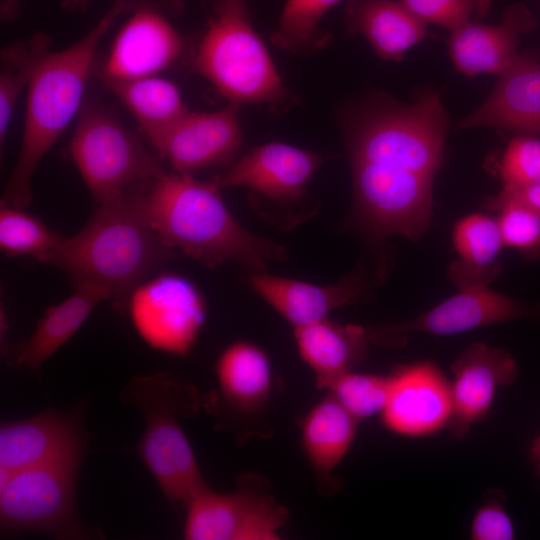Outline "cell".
<instances>
[{
	"label": "cell",
	"mask_w": 540,
	"mask_h": 540,
	"mask_svg": "<svg viewBox=\"0 0 540 540\" xmlns=\"http://www.w3.org/2000/svg\"><path fill=\"white\" fill-rule=\"evenodd\" d=\"M148 181L98 203L85 226L74 236L63 237L44 264L65 272L74 285L99 286L117 303L127 299L177 254L149 223L144 205Z\"/></svg>",
	"instance_id": "cell-1"
},
{
	"label": "cell",
	"mask_w": 540,
	"mask_h": 540,
	"mask_svg": "<svg viewBox=\"0 0 540 540\" xmlns=\"http://www.w3.org/2000/svg\"><path fill=\"white\" fill-rule=\"evenodd\" d=\"M220 185L188 174L163 171L148 181L144 205L162 242L208 268L238 263L264 271L271 260H285L287 250L240 225L221 194Z\"/></svg>",
	"instance_id": "cell-2"
},
{
	"label": "cell",
	"mask_w": 540,
	"mask_h": 540,
	"mask_svg": "<svg viewBox=\"0 0 540 540\" xmlns=\"http://www.w3.org/2000/svg\"><path fill=\"white\" fill-rule=\"evenodd\" d=\"M129 7L130 0H113L84 36L61 51H50L38 66L27 87L22 142L2 203L23 209L31 203L35 169L80 112L97 48Z\"/></svg>",
	"instance_id": "cell-3"
},
{
	"label": "cell",
	"mask_w": 540,
	"mask_h": 540,
	"mask_svg": "<svg viewBox=\"0 0 540 540\" xmlns=\"http://www.w3.org/2000/svg\"><path fill=\"white\" fill-rule=\"evenodd\" d=\"M121 399L137 408L146 420L135 451L170 504L185 509L209 487L180 424L181 417L198 410L196 388L174 373L161 372L132 378Z\"/></svg>",
	"instance_id": "cell-4"
},
{
	"label": "cell",
	"mask_w": 540,
	"mask_h": 540,
	"mask_svg": "<svg viewBox=\"0 0 540 540\" xmlns=\"http://www.w3.org/2000/svg\"><path fill=\"white\" fill-rule=\"evenodd\" d=\"M447 113L436 92L409 105L380 103L348 125L350 162H367L435 176L448 131Z\"/></svg>",
	"instance_id": "cell-5"
},
{
	"label": "cell",
	"mask_w": 540,
	"mask_h": 540,
	"mask_svg": "<svg viewBox=\"0 0 540 540\" xmlns=\"http://www.w3.org/2000/svg\"><path fill=\"white\" fill-rule=\"evenodd\" d=\"M194 64L230 104L273 103L286 96L265 43L251 26L248 10L216 3L215 17Z\"/></svg>",
	"instance_id": "cell-6"
},
{
	"label": "cell",
	"mask_w": 540,
	"mask_h": 540,
	"mask_svg": "<svg viewBox=\"0 0 540 540\" xmlns=\"http://www.w3.org/2000/svg\"><path fill=\"white\" fill-rule=\"evenodd\" d=\"M69 149L97 203L164 171L139 138L100 104L81 108Z\"/></svg>",
	"instance_id": "cell-7"
},
{
	"label": "cell",
	"mask_w": 540,
	"mask_h": 540,
	"mask_svg": "<svg viewBox=\"0 0 540 540\" xmlns=\"http://www.w3.org/2000/svg\"><path fill=\"white\" fill-rule=\"evenodd\" d=\"M81 460L0 473V524L4 531L37 530L60 539L90 534L75 503Z\"/></svg>",
	"instance_id": "cell-8"
},
{
	"label": "cell",
	"mask_w": 540,
	"mask_h": 540,
	"mask_svg": "<svg viewBox=\"0 0 540 540\" xmlns=\"http://www.w3.org/2000/svg\"><path fill=\"white\" fill-rule=\"evenodd\" d=\"M232 493L210 487L185 507L183 536L187 540H279L289 521L287 508L276 502L269 484L255 474H243Z\"/></svg>",
	"instance_id": "cell-9"
},
{
	"label": "cell",
	"mask_w": 540,
	"mask_h": 540,
	"mask_svg": "<svg viewBox=\"0 0 540 540\" xmlns=\"http://www.w3.org/2000/svg\"><path fill=\"white\" fill-rule=\"evenodd\" d=\"M128 312L140 338L152 349L187 355L206 320V303L186 277L159 273L138 284L128 296Z\"/></svg>",
	"instance_id": "cell-10"
},
{
	"label": "cell",
	"mask_w": 540,
	"mask_h": 540,
	"mask_svg": "<svg viewBox=\"0 0 540 540\" xmlns=\"http://www.w3.org/2000/svg\"><path fill=\"white\" fill-rule=\"evenodd\" d=\"M350 164L357 209L376 233L417 239L428 229L433 177L367 162Z\"/></svg>",
	"instance_id": "cell-11"
},
{
	"label": "cell",
	"mask_w": 540,
	"mask_h": 540,
	"mask_svg": "<svg viewBox=\"0 0 540 540\" xmlns=\"http://www.w3.org/2000/svg\"><path fill=\"white\" fill-rule=\"evenodd\" d=\"M180 5V0H131L129 17L103 66V81L157 76L168 68L182 50V39L168 19Z\"/></svg>",
	"instance_id": "cell-12"
},
{
	"label": "cell",
	"mask_w": 540,
	"mask_h": 540,
	"mask_svg": "<svg viewBox=\"0 0 540 540\" xmlns=\"http://www.w3.org/2000/svg\"><path fill=\"white\" fill-rule=\"evenodd\" d=\"M526 319L540 324V302L527 303L486 287L462 288L429 311L404 322L370 328V341L402 347L412 331L451 335L475 328Z\"/></svg>",
	"instance_id": "cell-13"
},
{
	"label": "cell",
	"mask_w": 540,
	"mask_h": 540,
	"mask_svg": "<svg viewBox=\"0 0 540 540\" xmlns=\"http://www.w3.org/2000/svg\"><path fill=\"white\" fill-rule=\"evenodd\" d=\"M388 376V396L380 418L389 432L419 438L447 428L452 415L451 385L435 364L400 365Z\"/></svg>",
	"instance_id": "cell-14"
},
{
	"label": "cell",
	"mask_w": 540,
	"mask_h": 540,
	"mask_svg": "<svg viewBox=\"0 0 540 540\" xmlns=\"http://www.w3.org/2000/svg\"><path fill=\"white\" fill-rule=\"evenodd\" d=\"M85 437L75 412L47 409L0 427V473L82 460Z\"/></svg>",
	"instance_id": "cell-15"
},
{
	"label": "cell",
	"mask_w": 540,
	"mask_h": 540,
	"mask_svg": "<svg viewBox=\"0 0 540 540\" xmlns=\"http://www.w3.org/2000/svg\"><path fill=\"white\" fill-rule=\"evenodd\" d=\"M322 154L272 142L248 151L217 179L220 187H245L274 203L299 201L324 162Z\"/></svg>",
	"instance_id": "cell-16"
},
{
	"label": "cell",
	"mask_w": 540,
	"mask_h": 540,
	"mask_svg": "<svg viewBox=\"0 0 540 540\" xmlns=\"http://www.w3.org/2000/svg\"><path fill=\"white\" fill-rule=\"evenodd\" d=\"M242 144L238 106L183 116L153 147L175 172L192 173L229 162Z\"/></svg>",
	"instance_id": "cell-17"
},
{
	"label": "cell",
	"mask_w": 540,
	"mask_h": 540,
	"mask_svg": "<svg viewBox=\"0 0 540 540\" xmlns=\"http://www.w3.org/2000/svg\"><path fill=\"white\" fill-rule=\"evenodd\" d=\"M451 371L452 415L447 428L462 439L487 416L497 389L516 381L518 367L509 352L476 342L454 361Z\"/></svg>",
	"instance_id": "cell-18"
},
{
	"label": "cell",
	"mask_w": 540,
	"mask_h": 540,
	"mask_svg": "<svg viewBox=\"0 0 540 540\" xmlns=\"http://www.w3.org/2000/svg\"><path fill=\"white\" fill-rule=\"evenodd\" d=\"M492 127L540 137V57L519 54L488 98L457 128Z\"/></svg>",
	"instance_id": "cell-19"
},
{
	"label": "cell",
	"mask_w": 540,
	"mask_h": 540,
	"mask_svg": "<svg viewBox=\"0 0 540 540\" xmlns=\"http://www.w3.org/2000/svg\"><path fill=\"white\" fill-rule=\"evenodd\" d=\"M536 18L522 3L510 5L497 25L474 22L451 32L449 55L465 76L501 74L519 56L520 39L534 30Z\"/></svg>",
	"instance_id": "cell-20"
},
{
	"label": "cell",
	"mask_w": 540,
	"mask_h": 540,
	"mask_svg": "<svg viewBox=\"0 0 540 540\" xmlns=\"http://www.w3.org/2000/svg\"><path fill=\"white\" fill-rule=\"evenodd\" d=\"M250 285L270 307L294 328L325 318L365 293L359 275L351 273L334 285H317L297 279L253 272Z\"/></svg>",
	"instance_id": "cell-21"
},
{
	"label": "cell",
	"mask_w": 540,
	"mask_h": 540,
	"mask_svg": "<svg viewBox=\"0 0 540 540\" xmlns=\"http://www.w3.org/2000/svg\"><path fill=\"white\" fill-rule=\"evenodd\" d=\"M294 339L319 390H326L337 377L361 363L370 341L368 329L328 318L294 328Z\"/></svg>",
	"instance_id": "cell-22"
},
{
	"label": "cell",
	"mask_w": 540,
	"mask_h": 540,
	"mask_svg": "<svg viewBox=\"0 0 540 540\" xmlns=\"http://www.w3.org/2000/svg\"><path fill=\"white\" fill-rule=\"evenodd\" d=\"M344 18L348 33L362 35L384 60H401L409 48L431 36L399 0H348Z\"/></svg>",
	"instance_id": "cell-23"
},
{
	"label": "cell",
	"mask_w": 540,
	"mask_h": 540,
	"mask_svg": "<svg viewBox=\"0 0 540 540\" xmlns=\"http://www.w3.org/2000/svg\"><path fill=\"white\" fill-rule=\"evenodd\" d=\"M111 299L109 293L94 284L75 285L65 300L46 310L30 337L13 352L14 362L23 368L38 369L81 327L93 309Z\"/></svg>",
	"instance_id": "cell-24"
},
{
	"label": "cell",
	"mask_w": 540,
	"mask_h": 540,
	"mask_svg": "<svg viewBox=\"0 0 540 540\" xmlns=\"http://www.w3.org/2000/svg\"><path fill=\"white\" fill-rule=\"evenodd\" d=\"M358 423L329 393L309 410L302 421L303 452L317 477L333 487V472L349 452Z\"/></svg>",
	"instance_id": "cell-25"
},
{
	"label": "cell",
	"mask_w": 540,
	"mask_h": 540,
	"mask_svg": "<svg viewBox=\"0 0 540 540\" xmlns=\"http://www.w3.org/2000/svg\"><path fill=\"white\" fill-rule=\"evenodd\" d=\"M220 393L234 409L251 413L267 401L272 386L269 357L256 344L238 340L220 353L215 364Z\"/></svg>",
	"instance_id": "cell-26"
},
{
	"label": "cell",
	"mask_w": 540,
	"mask_h": 540,
	"mask_svg": "<svg viewBox=\"0 0 540 540\" xmlns=\"http://www.w3.org/2000/svg\"><path fill=\"white\" fill-rule=\"evenodd\" d=\"M453 244L460 258L449 275L460 289L486 287L500 273L497 258L504 244L497 219L480 213L462 218L454 227Z\"/></svg>",
	"instance_id": "cell-27"
},
{
	"label": "cell",
	"mask_w": 540,
	"mask_h": 540,
	"mask_svg": "<svg viewBox=\"0 0 540 540\" xmlns=\"http://www.w3.org/2000/svg\"><path fill=\"white\" fill-rule=\"evenodd\" d=\"M104 83L130 111L152 146L189 112L177 86L158 76Z\"/></svg>",
	"instance_id": "cell-28"
},
{
	"label": "cell",
	"mask_w": 540,
	"mask_h": 540,
	"mask_svg": "<svg viewBox=\"0 0 540 540\" xmlns=\"http://www.w3.org/2000/svg\"><path fill=\"white\" fill-rule=\"evenodd\" d=\"M51 38L36 33L30 38L6 45L0 66V143L6 139L19 95L28 87L44 57L50 52Z\"/></svg>",
	"instance_id": "cell-29"
},
{
	"label": "cell",
	"mask_w": 540,
	"mask_h": 540,
	"mask_svg": "<svg viewBox=\"0 0 540 540\" xmlns=\"http://www.w3.org/2000/svg\"><path fill=\"white\" fill-rule=\"evenodd\" d=\"M342 1L287 0L271 37L273 44L292 53H306L324 47L329 36L320 30V22Z\"/></svg>",
	"instance_id": "cell-30"
},
{
	"label": "cell",
	"mask_w": 540,
	"mask_h": 540,
	"mask_svg": "<svg viewBox=\"0 0 540 540\" xmlns=\"http://www.w3.org/2000/svg\"><path fill=\"white\" fill-rule=\"evenodd\" d=\"M63 237L25 209L1 202L0 249L5 255L44 263Z\"/></svg>",
	"instance_id": "cell-31"
},
{
	"label": "cell",
	"mask_w": 540,
	"mask_h": 540,
	"mask_svg": "<svg viewBox=\"0 0 540 540\" xmlns=\"http://www.w3.org/2000/svg\"><path fill=\"white\" fill-rule=\"evenodd\" d=\"M389 390V376L346 372L325 391L332 395L359 422L380 415Z\"/></svg>",
	"instance_id": "cell-32"
},
{
	"label": "cell",
	"mask_w": 540,
	"mask_h": 540,
	"mask_svg": "<svg viewBox=\"0 0 540 540\" xmlns=\"http://www.w3.org/2000/svg\"><path fill=\"white\" fill-rule=\"evenodd\" d=\"M423 23L451 32L478 22L489 13L492 0H399Z\"/></svg>",
	"instance_id": "cell-33"
},
{
	"label": "cell",
	"mask_w": 540,
	"mask_h": 540,
	"mask_svg": "<svg viewBox=\"0 0 540 540\" xmlns=\"http://www.w3.org/2000/svg\"><path fill=\"white\" fill-rule=\"evenodd\" d=\"M497 212L504 246L518 250L526 259H540V213L517 204Z\"/></svg>",
	"instance_id": "cell-34"
},
{
	"label": "cell",
	"mask_w": 540,
	"mask_h": 540,
	"mask_svg": "<svg viewBox=\"0 0 540 540\" xmlns=\"http://www.w3.org/2000/svg\"><path fill=\"white\" fill-rule=\"evenodd\" d=\"M502 188H515L540 180V138L517 135L507 145L500 165Z\"/></svg>",
	"instance_id": "cell-35"
},
{
	"label": "cell",
	"mask_w": 540,
	"mask_h": 540,
	"mask_svg": "<svg viewBox=\"0 0 540 540\" xmlns=\"http://www.w3.org/2000/svg\"><path fill=\"white\" fill-rule=\"evenodd\" d=\"M502 490L487 491L484 503L473 516L470 536L473 540H513L515 530L512 519L504 508Z\"/></svg>",
	"instance_id": "cell-36"
},
{
	"label": "cell",
	"mask_w": 540,
	"mask_h": 540,
	"mask_svg": "<svg viewBox=\"0 0 540 540\" xmlns=\"http://www.w3.org/2000/svg\"><path fill=\"white\" fill-rule=\"evenodd\" d=\"M508 204L521 205L540 213V180L520 187L502 188L487 200L486 207L497 212Z\"/></svg>",
	"instance_id": "cell-37"
},
{
	"label": "cell",
	"mask_w": 540,
	"mask_h": 540,
	"mask_svg": "<svg viewBox=\"0 0 540 540\" xmlns=\"http://www.w3.org/2000/svg\"><path fill=\"white\" fill-rule=\"evenodd\" d=\"M24 1L25 0H1L0 1L1 19L5 22L15 20L21 12V7Z\"/></svg>",
	"instance_id": "cell-38"
},
{
	"label": "cell",
	"mask_w": 540,
	"mask_h": 540,
	"mask_svg": "<svg viewBox=\"0 0 540 540\" xmlns=\"http://www.w3.org/2000/svg\"><path fill=\"white\" fill-rule=\"evenodd\" d=\"M530 460L536 475L540 478V435L531 443L529 450Z\"/></svg>",
	"instance_id": "cell-39"
},
{
	"label": "cell",
	"mask_w": 540,
	"mask_h": 540,
	"mask_svg": "<svg viewBox=\"0 0 540 540\" xmlns=\"http://www.w3.org/2000/svg\"><path fill=\"white\" fill-rule=\"evenodd\" d=\"M90 1L91 0H60V4L65 9L76 11L85 9Z\"/></svg>",
	"instance_id": "cell-40"
},
{
	"label": "cell",
	"mask_w": 540,
	"mask_h": 540,
	"mask_svg": "<svg viewBox=\"0 0 540 540\" xmlns=\"http://www.w3.org/2000/svg\"><path fill=\"white\" fill-rule=\"evenodd\" d=\"M220 4L242 9V10H248L247 9V0H218L217 1Z\"/></svg>",
	"instance_id": "cell-41"
}]
</instances>
